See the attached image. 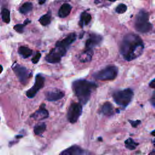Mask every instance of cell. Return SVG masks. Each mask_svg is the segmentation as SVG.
I'll use <instances>...</instances> for the list:
<instances>
[{
	"label": "cell",
	"mask_w": 155,
	"mask_h": 155,
	"mask_svg": "<svg viewBox=\"0 0 155 155\" xmlns=\"http://www.w3.org/2000/svg\"><path fill=\"white\" fill-rule=\"evenodd\" d=\"M144 49L143 42L136 34L125 35L120 45V53L127 61H131L140 56Z\"/></svg>",
	"instance_id": "cell-1"
},
{
	"label": "cell",
	"mask_w": 155,
	"mask_h": 155,
	"mask_svg": "<svg viewBox=\"0 0 155 155\" xmlns=\"http://www.w3.org/2000/svg\"><path fill=\"white\" fill-rule=\"evenodd\" d=\"M97 87L96 83L86 79H78L72 83L73 91L81 104H87L90 98L91 93Z\"/></svg>",
	"instance_id": "cell-2"
},
{
	"label": "cell",
	"mask_w": 155,
	"mask_h": 155,
	"mask_svg": "<svg viewBox=\"0 0 155 155\" xmlns=\"http://www.w3.org/2000/svg\"><path fill=\"white\" fill-rule=\"evenodd\" d=\"M134 27L140 33H147L152 28V25L149 22L148 13L142 10L137 15L134 21Z\"/></svg>",
	"instance_id": "cell-3"
},
{
	"label": "cell",
	"mask_w": 155,
	"mask_h": 155,
	"mask_svg": "<svg viewBox=\"0 0 155 155\" xmlns=\"http://www.w3.org/2000/svg\"><path fill=\"white\" fill-rule=\"evenodd\" d=\"M134 93L131 89L126 88L122 90H118L113 93V101L118 105L122 107H126L131 102Z\"/></svg>",
	"instance_id": "cell-4"
},
{
	"label": "cell",
	"mask_w": 155,
	"mask_h": 155,
	"mask_svg": "<svg viewBox=\"0 0 155 155\" xmlns=\"http://www.w3.org/2000/svg\"><path fill=\"white\" fill-rule=\"evenodd\" d=\"M118 73V68L114 65H109L94 73L93 76L101 81H108L114 79Z\"/></svg>",
	"instance_id": "cell-5"
},
{
	"label": "cell",
	"mask_w": 155,
	"mask_h": 155,
	"mask_svg": "<svg viewBox=\"0 0 155 155\" xmlns=\"http://www.w3.org/2000/svg\"><path fill=\"white\" fill-rule=\"evenodd\" d=\"M67 49L59 46H56L55 48H53L50 52L46 56L45 60L51 64H55L60 62L61 58L64 56Z\"/></svg>",
	"instance_id": "cell-6"
},
{
	"label": "cell",
	"mask_w": 155,
	"mask_h": 155,
	"mask_svg": "<svg viewBox=\"0 0 155 155\" xmlns=\"http://www.w3.org/2000/svg\"><path fill=\"white\" fill-rule=\"evenodd\" d=\"M82 111V106L81 103H72L70 105L67 112V119L68 121L71 124L76 122L81 115Z\"/></svg>",
	"instance_id": "cell-7"
},
{
	"label": "cell",
	"mask_w": 155,
	"mask_h": 155,
	"mask_svg": "<svg viewBox=\"0 0 155 155\" xmlns=\"http://www.w3.org/2000/svg\"><path fill=\"white\" fill-rule=\"evenodd\" d=\"M44 81L45 80L43 76L41 74H37L35 78V85L26 92L27 96L28 98L33 97L38 91L44 87Z\"/></svg>",
	"instance_id": "cell-8"
},
{
	"label": "cell",
	"mask_w": 155,
	"mask_h": 155,
	"mask_svg": "<svg viewBox=\"0 0 155 155\" xmlns=\"http://www.w3.org/2000/svg\"><path fill=\"white\" fill-rule=\"evenodd\" d=\"M13 71L19 81L22 84H25L28 78V73L27 70L24 67L17 65L13 68Z\"/></svg>",
	"instance_id": "cell-9"
},
{
	"label": "cell",
	"mask_w": 155,
	"mask_h": 155,
	"mask_svg": "<svg viewBox=\"0 0 155 155\" xmlns=\"http://www.w3.org/2000/svg\"><path fill=\"white\" fill-rule=\"evenodd\" d=\"M102 39V36L99 35H90L89 38L85 42V50H93V48L101 44Z\"/></svg>",
	"instance_id": "cell-10"
},
{
	"label": "cell",
	"mask_w": 155,
	"mask_h": 155,
	"mask_svg": "<svg viewBox=\"0 0 155 155\" xmlns=\"http://www.w3.org/2000/svg\"><path fill=\"white\" fill-rule=\"evenodd\" d=\"M59 155H88V153L80 147L73 145L62 151Z\"/></svg>",
	"instance_id": "cell-11"
},
{
	"label": "cell",
	"mask_w": 155,
	"mask_h": 155,
	"mask_svg": "<svg viewBox=\"0 0 155 155\" xmlns=\"http://www.w3.org/2000/svg\"><path fill=\"white\" fill-rule=\"evenodd\" d=\"M76 33H70L67 37H65L64 39L57 42L56 44V46H59L64 48L68 49L69 46L76 40Z\"/></svg>",
	"instance_id": "cell-12"
},
{
	"label": "cell",
	"mask_w": 155,
	"mask_h": 155,
	"mask_svg": "<svg viewBox=\"0 0 155 155\" xmlns=\"http://www.w3.org/2000/svg\"><path fill=\"white\" fill-rule=\"evenodd\" d=\"M64 93L61 90H56L48 91L45 94L46 99L48 101H56L62 99L64 96Z\"/></svg>",
	"instance_id": "cell-13"
},
{
	"label": "cell",
	"mask_w": 155,
	"mask_h": 155,
	"mask_svg": "<svg viewBox=\"0 0 155 155\" xmlns=\"http://www.w3.org/2000/svg\"><path fill=\"white\" fill-rule=\"evenodd\" d=\"M44 105H42L39 109H38L36 112H35L31 117H33L35 119H44L48 117V112L45 108Z\"/></svg>",
	"instance_id": "cell-14"
},
{
	"label": "cell",
	"mask_w": 155,
	"mask_h": 155,
	"mask_svg": "<svg viewBox=\"0 0 155 155\" xmlns=\"http://www.w3.org/2000/svg\"><path fill=\"white\" fill-rule=\"evenodd\" d=\"M71 6L67 3H65L64 4H62L61 5V7H60L59 12H58V15L60 18H65L66 16H67L71 10Z\"/></svg>",
	"instance_id": "cell-15"
},
{
	"label": "cell",
	"mask_w": 155,
	"mask_h": 155,
	"mask_svg": "<svg viewBox=\"0 0 155 155\" xmlns=\"http://www.w3.org/2000/svg\"><path fill=\"white\" fill-rule=\"evenodd\" d=\"M101 113L105 116H111L114 113L113 107L112 104L108 102H107L103 104L101 110Z\"/></svg>",
	"instance_id": "cell-16"
},
{
	"label": "cell",
	"mask_w": 155,
	"mask_h": 155,
	"mask_svg": "<svg viewBox=\"0 0 155 155\" xmlns=\"http://www.w3.org/2000/svg\"><path fill=\"white\" fill-rule=\"evenodd\" d=\"M91 20V16L90 14L86 12H84L81 15L80 18V21L79 23V25L81 27H83L84 25H86L88 24V23Z\"/></svg>",
	"instance_id": "cell-17"
},
{
	"label": "cell",
	"mask_w": 155,
	"mask_h": 155,
	"mask_svg": "<svg viewBox=\"0 0 155 155\" xmlns=\"http://www.w3.org/2000/svg\"><path fill=\"white\" fill-rule=\"evenodd\" d=\"M93 54V50H85V51L80 56V61L82 62H86L91 61Z\"/></svg>",
	"instance_id": "cell-18"
},
{
	"label": "cell",
	"mask_w": 155,
	"mask_h": 155,
	"mask_svg": "<svg viewBox=\"0 0 155 155\" xmlns=\"http://www.w3.org/2000/svg\"><path fill=\"white\" fill-rule=\"evenodd\" d=\"M18 52L24 58H27L30 56L32 54V50L30 48L24 46L20 47L18 49Z\"/></svg>",
	"instance_id": "cell-19"
},
{
	"label": "cell",
	"mask_w": 155,
	"mask_h": 155,
	"mask_svg": "<svg viewBox=\"0 0 155 155\" xmlns=\"http://www.w3.org/2000/svg\"><path fill=\"white\" fill-rule=\"evenodd\" d=\"M50 21H51L50 12H48L47 13H46L45 15L41 16L40 18V19H39V21L41 23V24L44 26H45V25H47L48 24H49L50 22Z\"/></svg>",
	"instance_id": "cell-20"
},
{
	"label": "cell",
	"mask_w": 155,
	"mask_h": 155,
	"mask_svg": "<svg viewBox=\"0 0 155 155\" xmlns=\"http://www.w3.org/2000/svg\"><path fill=\"white\" fill-rule=\"evenodd\" d=\"M33 5L31 2H25L19 8V12L22 14H27L30 12L32 9Z\"/></svg>",
	"instance_id": "cell-21"
},
{
	"label": "cell",
	"mask_w": 155,
	"mask_h": 155,
	"mask_svg": "<svg viewBox=\"0 0 155 155\" xmlns=\"http://www.w3.org/2000/svg\"><path fill=\"white\" fill-rule=\"evenodd\" d=\"M138 143L135 142L131 138H128L125 141V146L129 150H134L137 146Z\"/></svg>",
	"instance_id": "cell-22"
},
{
	"label": "cell",
	"mask_w": 155,
	"mask_h": 155,
	"mask_svg": "<svg viewBox=\"0 0 155 155\" xmlns=\"http://www.w3.org/2000/svg\"><path fill=\"white\" fill-rule=\"evenodd\" d=\"M46 128V125L44 123H42L35 127L34 128V133L36 135H40L41 134Z\"/></svg>",
	"instance_id": "cell-23"
},
{
	"label": "cell",
	"mask_w": 155,
	"mask_h": 155,
	"mask_svg": "<svg viewBox=\"0 0 155 155\" xmlns=\"http://www.w3.org/2000/svg\"><path fill=\"white\" fill-rule=\"evenodd\" d=\"M2 20L5 23H9L10 21V12L7 8H3L2 10Z\"/></svg>",
	"instance_id": "cell-24"
},
{
	"label": "cell",
	"mask_w": 155,
	"mask_h": 155,
	"mask_svg": "<svg viewBox=\"0 0 155 155\" xmlns=\"http://www.w3.org/2000/svg\"><path fill=\"white\" fill-rule=\"evenodd\" d=\"M127 10V7L124 4H120L116 8V12L119 14H122L125 13Z\"/></svg>",
	"instance_id": "cell-25"
},
{
	"label": "cell",
	"mask_w": 155,
	"mask_h": 155,
	"mask_svg": "<svg viewBox=\"0 0 155 155\" xmlns=\"http://www.w3.org/2000/svg\"><path fill=\"white\" fill-rule=\"evenodd\" d=\"M24 24H17L14 26V29L18 33H22L24 31Z\"/></svg>",
	"instance_id": "cell-26"
},
{
	"label": "cell",
	"mask_w": 155,
	"mask_h": 155,
	"mask_svg": "<svg viewBox=\"0 0 155 155\" xmlns=\"http://www.w3.org/2000/svg\"><path fill=\"white\" fill-rule=\"evenodd\" d=\"M41 54L39 52H37L36 54H35V56L32 58L31 59V61L33 64H36L38 62V61H39L40 58H41Z\"/></svg>",
	"instance_id": "cell-27"
},
{
	"label": "cell",
	"mask_w": 155,
	"mask_h": 155,
	"mask_svg": "<svg viewBox=\"0 0 155 155\" xmlns=\"http://www.w3.org/2000/svg\"><path fill=\"white\" fill-rule=\"evenodd\" d=\"M129 122H130L131 126L133 127H136L140 123V121L139 120H130Z\"/></svg>",
	"instance_id": "cell-28"
},
{
	"label": "cell",
	"mask_w": 155,
	"mask_h": 155,
	"mask_svg": "<svg viewBox=\"0 0 155 155\" xmlns=\"http://www.w3.org/2000/svg\"><path fill=\"white\" fill-rule=\"evenodd\" d=\"M150 102L151 105L155 108V91L153 93L151 97L150 98Z\"/></svg>",
	"instance_id": "cell-29"
},
{
	"label": "cell",
	"mask_w": 155,
	"mask_h": 155,
	"mask_svg": "<svg viewBox=\"0 0 155 155\" xmlns=\"http://www.w3.org/2000/svg\"><path fill=\"white\" fill-rule=\"evenodd\" d=\"M149 86L152 88H155V78L150 81L149 83Z\"/></svg>",
	"instance_id": "cell-30"
},
{
	"label": "cell",
	"mask_w": 155,
	"mask_h": 155,
	"mask_svg": "<svg viewBox=\"0 0 155 155\" xmlns=\"http://www.w3.org/2000/svg\"><path fill=\"white\" fill-rule=\"evenodd\" d=\"M148 155H155V150H153L149 153Z\"/></svg>",
	"instance_id": "cell-31"
},
{
	"label": "cell",
	"mask_w": 155,
	"mask_h": 155,
	"mask_svg": "<svg viewBox=\"0 0 155 155\" xmlns=\"http://www.w3.org/2000/svg\"><path fill=\"white\" fill-rule=\"evenodd\" d=\"M45 1H46V0H39V3L40 4H44Z\"/></svg>",
	"instance_id": "cell-32"
},
{
	"label": "cell",
	"mask_w": 155,
	"mask_h": 155,
	"mask_svg": "<svg viewBox=\"0 0 155 155\" xmlns=\"http://www.w3.org/2000/svg\"><path fill=\"white\" fill-rule=\"evenodd\" d=\"M30 22V21L28 20V19H26L25 20V21L24 22V25H27L28 23H29Z\"/></svg>",
	"instance_id": "cell-33"
},
{
	"label": "cell",
	"mask_w": 155,
	"mask_h": 155,
	"mask_svg": "<svg viewBox=\"0 0 155 155\" xmlns=\"http://www.w3.org/2000/svg\"><path fill=\"white\" fill-rule=\"evenodd\" d=\"M151 135H153V136H155V130H153V131H152L151 133Z\"/></svg>",
	"instance_id": "cell-34"
},
{
	"label": "cell",
	"mask_w": 155,
	"mask_h": 155,
	"mask_svg": "<svg viewBox=\"0 0 155 155\" xmlns=\"http://www.w3.org/2000/svg\"><path fill=\"white\" fill-rule=\"evenodd\" d=\"M2 70H3V68H2V65H0V73L2 71Z\"/></svg>",
	"instance_id": "cell-35"
},
{
	"label": "cell",
	"mask_w": 155,
	"mask_h": 155,
	"mask_svg": "<svg viewBox=\"0 0 155 155\" xmlns=\"http://www.w3.org/2000/svg\"><path fill=\"white\" fill-rule=\"evenodd\" d=\"M22 136L21 135H18V136H16V137H22Z\"/></svg>",
	"instance_id": "cell-36"
},
{
	"label": "cell",
	"mask_w": 155,
	"mask_h": 155,
	"mask_svg": "<svg viewBox=\"0 0 155 155\" xmlns=\"http://www.w3.org/2000/svg\"><path fill=\"white\" fill-rule=\"evenodd\" d=\"M108 1H111V2H114V1H116V0H108Z\"/></svg>",
	"instance_id": "cell-37"
},
{
	"label": "cell",
	"mask_w": 155,
	"mask_h": 155,
	"mask_svg": "<svg viewBox=\"0 0 155 155\" xmlns=\"http://www.w3.org/2000/svg\"><path fill=\"white\" fill-rule=\"evenodd\" d=\"M153 143H154V146H155V139L153 140Z\"/></svg>",
	"instance_id": "cell-38"
}]
</instances>
